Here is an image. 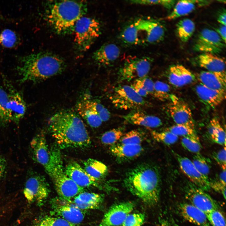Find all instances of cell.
I'll return each mask as SVG.
<instances>
[{
	"label": "cell",
	"mask_w": 226,
	"mask_h": 226,
	"mask_svg": "<svg viewBox=\"0 0 226 226\" xmlns=\"http://www.w3.org/2000/svg\"><path fill=\"white\" fill-rule=\"evenodd\" d=\"M181 144L185 149L196 154L200 153L202 149V146L198 136L183 137L181 140Z\"/></svg>",
	"instance_id": "43"
},
{
	"label": "cell",
	"mask_w": 226,
	"mask_h": 226,
	"mask_svg": "<svg viewBox=\"0 0 226 226\" xmlns=\"http://www.w3.org/2000/svg\"><path fill=\"white\" fill-rule=\"evenodd\" d=\"M123 118L130 124L148 128H157L162 124V121L159 118L147 114L140 109L133 110L124 116Z\"/></svg>",
	"instance_id": "20"
},
{
	"label": "cell",
	"mask_w": 226,
	"mask_h": 226,
	"mask_svg": "<svg viewBox=\"0 0 226 226\" xmlns=\"http://www.w3.org/2000/svg\"><path fill=\"white\" fill-rule=\"evenodd\" d=\"M176 2V1L173 0H140L130 1L131 3L133 4L145 5H160L168 9L172 8Z\"/></svg>",
	"instance_id": "47"
},
{
	"label": "cell",
	"mask_w": 226,
	"mask_h": 226,
	"mask_svg": "<svg viewBox=\"0 0 226 226\" xmlns=\"http://www.w3.org/2000/svg\"><path fill=\"white\" fill-rule=\"evenodd\" d=\"M111 153L118 159L127 160L133 159L140 156L143 150L141 144H124L118 143L111 146Z\"/></svg>",
	"instance_id": "24"
},
{
	"label": "cell",
	"mask_w": 226,
	"mask_h": 226,
	"mask_svg": "<svg viewBox=\"0 0 226 226\" xmlns=\"http://www.w3.org/2000/svg\"><path fill=\"white\" fill-rule=\"evenodd\" d=\"M31 226H75L60 218L46 215L36 219Z\"/></svg>",
	"instance_id": "35"
},
{
	"label": "cell",
	"mask_w": 226,
	"mask_h": 226,
	"mask_svg": "<svg viewBox=\"0 0 226 226\" xmlns=\"http://www.w3.org/2000/svg\"><path fill=\"white\" fill-rule=\"evenodd\" d=\"M110 99L114 106L120 109L135 110L149 105L148 102L131 86L127 85L115 88Z\"/></svg>",
	"instance_id": "8"
},
{
	"label": "cell",
	"mask_w": 226,
	"mask_h": 226,
	"mask_svg": "<svg viewBox=\"0 0 226 226\" xmlns=\"http://www.w3.org/2000/svg\"><path fill=\"white\" fill-rule=\"evenodd\" d=\"M165 29L158 21L149 18H140L126 26L120 35L121 40L128 45L155 44L164 38Z\"/></svg>",
	"instance_id": "5"
},
{
	"label": "cell",
	"mask_w": 226,
	"mask_h": 226,
	"mask_svg": "<svg viewBox=\"0 0 226 226\" xmlns=\"http://www.w3.org/2000/svg\"><path fill=\"white\" fill-rule=\"evenodd\" d=\"M104 199L102 195L83 191L74 197L73 201L80 209L84 211L99 208Z\"/></svg>",
	"instance_id": "28"
},
{
	"label": "cell",
	"mask_w": 226,
	"mask_h": 226,
	"mask_svg": "<svg viewBox=\"0 0 226 226\" xmlns=\"http://www.w3.org/2000/svg\"><path fill=\"white\" fill-rule=\"evenodd\" d=\"M178 208L181 216L189 222L198 226H211L206 213L191 204L182 203Z\"/></svg>",
	"instance_id": "21"
},
{
	"label": "cell",
	"mask_w": 226,
	"mask_h": 226,
	"mask_svg": "<svg viewBox=\"0 0 226 226\" xmlns=\"http://www.w3.org/2000/svg\"><path fill=\"white\" fill-rule=\"evenodd\" d=\"M73 32L75 41L78 48L85 51L100 35V25L95 19L83 16L76 23Z\"/></svg>",
	"instance_id": "7"
},
{
	"label": "cell",
	"mask_w": 226,
	"mask_h": 226,
	"mask_svg": "<svg viewBox=\"0 0 226 226\" xmlns=\"http://www.w3.org/2000/svg\"><path fill=\"white\" fill-rule=\"evenodd\" d=\"M226 73L221 72L202 71L199 79L201 83L211 89L225 92Z\"/></svg>",
	"instance_id": "25"
},
{
	"label": "cell",
	"mask_w": 226,
	"mask_h": 226,
	"mask_svg": "<svg viewBox=\"0 0 226 226\" xmlns=\"http://www.w3.org/2000/svg\"><path fill=\"white\" fill-rule=\"evenodd\" d=\"M175 135L183 137H195L197 136L194 128L191 126L182 124H176L167 130Z\"/></svg>",
	"instance_id": "44"
},
{
	"label": "cell",
	"mask_w": 226,
	"mask_h": 226,
	"mask_svg": "<svg viewBox=\"0 0 226 226\" xmlns=\"http://www.w3.org/2000/svg\"><path fill=\"white\" fill-rule=\"evenodd\" d=\"M77 109L79 114L91 127L97 128L101 125L103 121L100 116L88 107L82 101L78 104Z\"/></svg>",
	"instance_id": "31"
},
{
	"label": "cell",
	"mask_w": 226,
	"mask_h": 226,
	"mask_svg": "<svg viewBox=\"0 0 226 226\" xmlns=\"http://www.w3.org/2000/svg\"><path fill=\"white\" fill-rule=\"evenodd\" d=\"M49 176L61 197L72 200L84 191L83 188L79 186L66 175L62 162L55 166Z\"/></svg>",
	"instance_id": "12"
},
{
	"label": "cell",
	"mask_w": 226,
	"mask_h": 226,
	"mask_svg": "<svg viewBox=\"0 0 226 226\" xmlns=\"http://www.w3.org/2000/svg\"><path fill=\"white\" fill-rule=\"evenodd\" d=\"M175 155L181 169L191 182L204 191L209 190L211 187L208 177L200 173L189 159L176 153Z\"/></svg>",
	"instance_id": "17"
},
{
	"label": "cell",
	"mask_w": 226,
	"mask_h": 226,
	"mask_svg": "<svg viewBox=\"0 0 226 226\" xmlns=\"http://www.w3.org/2000/svg\"><path fill=\"white\" fill-rule=\"evenodd\" d=\"M131 86L139 95L143 97H146L148 94V93L142 87L134 82Z\"/></svg>",
	"instance_id": "52"
},
{
	"label": "cell",
	"mask_w": 226,
	"mask_h": 226,
	"mask_svg": "<svg viewBox=\"0 0 226 226\" xmlns=\"http://www.w3.org/2000/svg\"><path fill=\"white\" fill-rule=\"evenodd\" d=\"M195 29L194 22L189 19L179 21L176 25L177 34L180 40L186 42L191 38Z\"/></svg>",
	"instance_id": "33"
},
{
	"label": "cell",
	"mask_w": 226,
	"mask_h": 226,
	"mask_svg": "<svg viewBox=\"0 0 226 226\" xmlns=\"http://www.w3.org/2000/svg\"><path fill=\"white\" fill-rule=\"evenodd\" d=\"M218 180L222 183L226 184V169L222 170L219 175Z\"/></svg>",
	"instance_id": "55"
},
{
	"label": "cell",
	"mask_w": 226,
	"mask_h": 226,
	"mask_svg": "<svg viewBox=\"0 0 226 226\" xmlns=\"http://www.w3.org/2000/svg\"><path fill=\"white\" fill-rule=\"evenodd\" d=\"M33 160L42 166L50 175L55 166L62 162L60 152L56 147H50L43 132L36 134L30 145Z\"/></svg>",
	"instance_id": "6"
},
{
	"label": "cell",
	"mask_w": 226,
	"mask_h": 226,
	"mask_svg": "<svg viewBox=\"0 0 226 226\" xmlns=\"http://www.w3.org/2000/svg\"><path fill=\"white\" fill-rule=\"evenodd\" d=\"M7 164L5 158L0 154V181L5 177L6 173Z\"/></svg>",
	"instance_id": "51"
},
{
	"label": "cell",
	"mask_w": 226,
	"mask_h": 226,
	"mask_svg": "<svg viewBox=\"0 0 226 226\" xmlns=\"http://www.w3.org/2000/svg\"><path fill=\"white\" fill-rule=\"evenodd\" d=\"M120 53V49L116 44L107 43L94 53L93 58L98 64L107 66L115 61L119 56Z\"/></svg>",
	"instance_id": "23"
},
{
	"label": "cell",
	"mask_w": 226,
	"mask_h": 226,
	"mask_svg": "<svg viewBox=\"0 0 226 226\" xmlns=\"http://www.w3.org/2000/svg\"><path fill=\"white\" fill-rule=\"evenodd\" d=\"M192 161L200 173L208 177L210 169V162L209 159L198 153L193 156Z\"/></svg>",
	"instance_id": "38"
},
{
	"label": "cell",
	"mask_w": 226,
	"mask_h": 226,
	"mask_svg": "<svg viewBox=\"0 0 226 226\" xmlns=\"http://www.w3.org/2000/svg\"><path fill=\"white\" fill-rule=\"evenodd\" d=\"M87 5L83 1H50L46 8V19L58 34H70L74 31L77 22L87 13Z\"/></svg>",
	"instance_id": "4"
},
{
	"label": "cell",
	"mask_w": 226,
	"mask_h": 226,
	"mask_svg": "<svg viewBox=\"0 0 226 226\" xmlns=\"http://www.w3.org/2000/svg\"><path fill=\"white\" fill-rule=\"evenodd\" d=\"M208 131L210 137L213 142L226 146L225 132L217 118H213L210 121Z\"/></svg>",
	"instance_id": "32"
},
{
	"label": "cell",
	"mask_w": 226,
	"mask_h": 226,
	"mask_svg": "<svg viewBox=\"0 0 226 226\" xmlns=\"http://www.w3.org/2000/svg\"><path fill=\"white\" fill-rule=\"evenodd\" d=\"M218 22L221 25L226 26V14L225 10L221 13L217 18Z\"/></svg>",
	"instance_id": "54"
},
{
	"label": "cell",
	"mask_w": 226,
	"mask_h": 226,
	"mask_svg": "<svg viewBox=\"0 0 226 226\" xmlns=\"http://www.w3.org/2000/svg\"><path fill=\"white\" fill-rule=\"evenodd\" d=\"M145 219V216L143 213L129 214L121 226H141L143 224Z\"/></svg>",
	"instance_id": "46"
},
{
	"label": "cell",
	"mask_w": 226,
	"mask_h": 226,
	"mask_svg": "<svg viewBox=\"0 0 226 226\" xmlns=\"http://www.w3.org/2000/svg\"><path fill=\"white\" fill-rule=\"evenodd\" d=\"M205 1L183 0L179 1L175 4L173 10L166 17L168 20H172L190 13L199 6L206 5Z\"/></svg>",
	"instance_id": "29"
},
{
	"label": "cell",
	"mask_w": 226,
	"mask_h": 226,
	"mask_svg": "<svg viewBox=\"0 0 226 226\" xmlns=\"http://www.w3.org/2000/svg\"><path fill=\"white\" fill-rule=\"evenodd\" d=\"M18 42V37L13 31L7 29L0 34V45L6 48H12Z\"/></svg>",
	"instance_id": "41"
},
{
	"label": "cell",
	"mask_w": 226,
	"mask_h": 226,
	"mask_svg": "<svg viewBox=\"0 0 226 226\" xmlns=\"http://www.w3.org/2000/svg\"><path fill=\"white\" fill-rule=\"evenodd\" d=\"M134 83L142 87L148 93L153 95V90L154 82L150 78L147 76L135 80Z\"/></svg>",
	"instance_id": "48"
},
{
	"label": "cell",
	"mask_w": 226,
	"mask_h": 226,
	"mask_svg": "<svg viewBox=\"0 0 226 226\" xmlns=\"http://www.w3.org/2000/svg\"><path fill=\"white\" fill-rule=\"evenodd\" d=\"M195 90L201 100L212 108L218 105L225 98V92L210 89L201 83L196 86Z\"/></svg>",
	"instance_id": "26"
},
{
	"label": "cell",
	"mask_w": 226,
	"mask_h": 226,
	"mask_svg": "<svg viewBox=\"0 0 226 226\" xmlns=\"http://www.w3.org/2000/svg\"><path fill=\"white\" fill-rule=\"evenodd\" d=\"M206 214L211 226H226L225 218L218 209L213 210Z\"/></svg>",
	"instance_id": "45"
},
{
	"label": "cell",
	"mask_w": 226,
	"mask_h": 226,
	"mask_svg": "<svg viewBox=\"0 0 226 226\" xmlns=\"http://www.w3.org/2000/svg\"><path fill=\"white\" fill-rule=\"evenodd\" d=\"M10 95L9 117L10 122L18 123L24 116L26 110L25 103L20 93L9 87Z\"/></svg>",
	"instance_id": "19"
},
{
	"label": "cell",
	"mask_w": 226,
	"mask_h": 226,
	"mask_svg": "<svg viewBox=\"0 0 226 226\" xmlns=\"http://www.w3.org/2000/svg\"><path fill=\"white\" fill-rule=\"evenodd\" d=\"M167 226H180L178 224L175 223L173 222L170 221L168 222Z\"/></svg>",
	"instance_id": "56"
},
{
	"label": "cell",
	"mask_w": 226,
	"mask_h": 226,
	"mask_svg": "<svg viewBox=\"0 0 226 226\" xmlns=\"http://www.w3.org/2000/svg\"><path fill=\"white\" fill-rule=\"evenodd\" d=\"M169 108L170 114L176 124L187 125L194 128L191 110L188 105L178 97L171 95Z\"/></svg>",
	"instance_id": "16"
},
{
	"label": "cell",
	"mask_w": 226,
	"mask_h": 226,
	"mask_svg": "<svg viewBox=\"0 0 226 226\" xmlns=\"http://www.w3.org/2000/svg\"><path fill=\"white\" fill-rule=\"evenodd\" d=\"M152 62L151 58L147 56H128L118 72L119 80L129 81L147 76Z\"/></svg>",
	"instance_id": "9"
},
{
	"label": "cell",
	"mask_w": 226,
	"mask_h": 226,
	"mask_svg": "<svg viewBox=\"0 0 226 226\" xmlns=\"http://www.w3.org/2000/svg\"><path fill=\"white\" fill-rule=\"evenodd\" d=\"M195 61L200 67L212 72L225 71V62L222 58L216 55L208 53H203L195 58Z\"/></svg>",
	"instance_id": "27"
},
{
	"label": "cell",
	"mask_w": 226,
	"mask_h": 226,
	"mask_svg": "<svg viewBox=\"0 0 226 226\" xmlns=\"http://www.w3.org/2000/svg\"><path fill=\"white\" fill-rule=\"evenodd\" d=\"M170 86L167 84L159 81L154 82L153 95L159 100L163 101L170 98Z\"/></svg>",
	"instance_id": "40"
},
{
	"label": "cell",
	"mask_w": 226,
	"mask_h": 226,
	"mask_svg": "<svg viewBox=\"0 0 226 226\" xmlns=\"http://www.w3.org/2000/svg\"><path fill=\"white\" fill-rule=\"evenodd\" d=\"M194 75L182 65L171 66L169 70L168 79L169 82L177 87H181L193 82Z\"/></svg>",
	"instance_id": "22"
},
{
	"label": "cell",
	"mask_w": 226,
	"mask_h": 226,
	"mask_svg": "<svg viewBox=\"0 0 226 226\" xmlns=\"http://www.w3.org/2000/svg\"><path fill=\"white\" fill-rule=\"evenodd\" d=\"M126 189L149 206L158 202L161 177L158 169L148 164L139 165L129 171L124 180Z\"/></svg>",
	"instance_id": "2"
},
{
	"label": "cell",
	"mask_w": 226,
	"mask_h": 226,
	"mask_svg": "<svg viewBox=\"0 0 226 226\" xmlns=\"http://www.w3.org/2000/svg\"><path fill=\"white\" fill-rule=\"evenodd\" d=\"M9 100L8 90L0 86V125L2 126L10 122L9 117Z\"/></svg>",
	"instance_id": "34"
},
{
	"label": "cell",
	"mask_w": 226,
	"mask_h": 226,
	"mask_svg": "<svg viewBox=\"0 0 226 226\" xmlns=\"http://www.w3.org/2000/svg\"><path fill=\"white\" fill-rule=\"evenodd\" d=\"M49 130L61 149L85 148L91 143L90 137L81 117L69 110L59 111L49 118Z\"/></svg>",
	"instance_id": "1"
},
{
	"label": "cell",
	"mask_w": 226,
	"mask_h": 226,
	"mask_svg": "<svg viewBox=\"0 0 226 226\" xmlns=\"http://www.w3.org/2000/svg\"><path fill=\"white\" fill-rule=\"evenodd\" d=\"M49 189L45 178L35 172H30L23 189L24 196L28 203L41 206L47 199Z\"/></svg>",
	"instance_id": "10"
},
{
	"label": "cell",
	"mask_w": 226,
	"mask_h": 226,
	"mask_svg": "<svg viewBox=\"0 0 226 226\" xmlns=\"http://www.w3.org/2000/svg\"><path fill=\"white\" fill-rule=\"evenodd\" d=\"M210 187L215 191L221 193L224 199L226 198V184L221 182L218 180L210 181Z\"/></svg>",
	"instance_id": "50"
},
{
	"label": "cell",
	"mask_w": 226,
	"mask_h": 226,
	"mask_svg": "<svg viewBox=\"0 0 226 226\" xmlns=\"http://www.w3.org/2000/svg\"><path fill=\"white\" fill-rule=\"evenodd\" d=\"M66 175L79 186L84 188L94 186L100 188L99 181L92 177L78 164L69 163L64 170Z\"/></svg>",
	"instance_id": "18"
},
{
	"label": "cell",
	"mask_w": 226,
	"mask_h": 226,
	"mask_svg": "<svg viewBox=\"0 0 226 226\" xmlns=\"http://www.w3.org/2000/svg\"><path fill=\"white\" fill-rule=\"evenodd\" d=\"M185 196L191 204L206 214L218 209L219 205L214 199L191 182H188L186 186Z\"/></svg>",
	"instance_id": "13"
},
{
	"label": "cell",
	"mask_w": 226,
	"mask_h": 226,
	"mask_svg": "<svg viewBox=\"0 0 226 226\" xmlns=\"http://www.w3.org/2000/svg\"><path fill=\"white\" fill-rule=\"evenodd\" d=\"M134 207V203L126 202L112 206L104 215L98 226L121 225Z\"/></svg>",
	"instance_id": "15"
},
{
	"label": "cell",
	"mask_w": 226,
	"mask_h": 226,
	"mask_svg": "<svg viewBox=\"0 0 226 226\" xmlns=\"http://www.w3.org/2000/svg\"><path fill=\"white\" fill-rule=\"evenodd\" d=\"M151 133L153 138L156 141L167 145L175 143L178 138L177 136L167 130L161 132L153 131H151Z\"/></svg>",
	"instance_id": "42"
},
{
	"label": "cell",
	"mask_w": 226,
	"mask_h": 226,
	"mask_svg": "<svg viewBox=\"0 0 226 226\" xmlns=\"http://www.w3.org/2000/svg\"><path fill=\"white\" fill-rule=\"evenodd\" d=\"M84 169L93 178L99 181L104 178L108 173L106 165L96 159L89 158L83 163Z\"/></svg>",
	"instance_id": "30"
},
{
	"label": "cell",
	"mask_w": 226,
	"mask_h": 226,
	"mask_svg": "<svg viewBox=\"0 0 226 226\" xmlns=\"http://www.w3.org/2000/svg\"><path fill=\"white\" fill-rule=\"evenodd\" d=\"M51 205V215L62 218L75 226L81 223L84 218L83 210L72 200L56 197L52 199Z\"/></svg>",
	"instance_id": "11"
},
{
	"label": "cell",
	"mask_w": 226,
	"mask_h": 226,
	"mask_svg": "<svg viewBox=\"0 0 226 226\" xmlns=\"http://www.w3.org/2000/svg\"><path fill=\"white\" fill-rule=\"evenodd\" d=\"M226 26L222 25L216 29V32L225 43H226Z\"/></svg>",
	"instance_id": "53"
},
{
	"label": "cell",
	"mask_w": 226,
	"mask_h": 226,
	"mask_svg": "<svg viewBox=\"0 0 226 226\" xmlns=\"http://www.w3.org/2000/svg\"><path fill=\"white\" fill-rule=\"evenodd\" d=\"M225 44L216 31L206 28L199 34L193 49L196 51L216 55L222 51Z\"/></svg>",
	"instance_id": "14"
},
{
	"label": "cell",
	"mask_w": 226,
	"mask_h": 226,
	"mask_svg": "<svg viewBox=\"0 0 226 226\" xmlns=\"http://www.w3.org/2000/svg\"><path fill=\"white\" fill-rule=\"evenodd\" d=\"M82 101L89 108L97 114L103 121H108L110 117L109 111L100 103L91 100H84Z\"/></svg>",
	"instance_id": "36"
},
{
	"label": "cell",
	"mask_w": 226,
	"mask_h": 226,
	"mask_svg": "<svg viewBox=\"0 0 226 226\" xmlns=\"http://www.w3.org/2000/svg\"><path fill=\"white\" fill-rule=\"evenodd\" d=\"M144 139L143 132L138 130H133L124 134L119 143L124 144H141Z\"/></svg>",
	"instance_id": "37"
},
{
	"label": "cell",
	"mask_w": 226,
	"mask_h": 226,
	"mask_svg": "<svg viewBox=\"0 0 226 226\" xmlns=\"http://www.w3.org/2000/svg\"><path fill=\"white\" fill-rule=\"evenodd\" d=\"M123 135L121 128H113L105 132L101 137V141L104 144L111 146L119 141Z\"/></svg>",
	"instance_id": "39"
},
{
	"label": "cell",
	"mask_w": 226,
	"mask_h": 226,
	"mask_svg": "<svg viewBox=\"0 0 226 226\" xmlns=\"http://www.w3.org/2000/svg\"><path fill=\"white\" fill-rule=\"evenodd\" d=\"M214 159L221 167L222 170L226 169V147L225 146L219 151L213 154Z\"/></svg>",
	"instance_id": "49"
},
{
	"label": "cell",
	"mask_w": 226,
	"mask_h": 226,
	"mask_svg": "<svg viewBox=\"0 0 226 226\" xmlns=\"http://www.w3.org/2000/svg\"><path fill=\"white\" fill-rule=\"evenodd\" d=\"M17 70L20 82H37L45 80L62 73L65 65L63 59L55 54L40 52L20 58Z\"/></svg>",
	"instance_id": "3"
}]
</instances>
